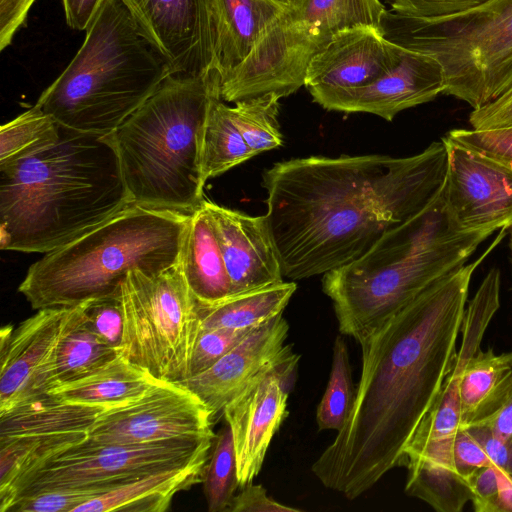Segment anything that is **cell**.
Returning a JSON list of instances; mask_svg holds the SVG:
<instances>
[{
	"label": "cell",
	"instance_id": "cell-21",
	"mask_svg": "<svg viewBox=\"0 0 512 512\" xmlns=\"http://www.w3.org/2000/svg\"><path fill=\"white\" fill-rule=\"evenodd\" d=\"M402 50L374 28L341 31L312 59L305 86L311 91L368 85L400 60Z\"/></svg>",
	"mask_w": 512,
	"mask_h": 512
},
{
	"label": "cell",
	"instance_id": "cell-1",
	"mask_svg": "<svg viewBox=\"0 0 512 512\" xmlns=\"http://www.w3.org/2000/svg\"><path fill=\"white\" fill-rule=\"evenodd\" d=\"M501 229L475 261L436 280L363 338L353 409L312 465L327 488L353 500L387 472L432 408L456 352L472 275L505 236Z\"/></svg>",
	"mask_w": 512,
	"mask_h": 512
},
{
	"label": "cell",
	"instance_id": "cell-7",
	"mask_svg": "<svg viewBox=\"0 0 512 512\" xmlns=\"http://www.w3.org/2000/svg\"><path fill=\"white\" fill-rule=\"evenodd\" d=\"M171 74L120 0H104L84 42L35 105L75 130L113 133Z\"/></svg>",
	"mask_w": 512,
	"mask_h": 512
},
{
	"label": "cell",
	"instance_id": "cell-38",
	"mask_svg": "<svg viewBox=\"0 0 512 512\" xmlns=\"http://www.w3.org/2000/svg\"><path fill=\"white\" fill-rule=\"evenodd\" d=\"M445 138L512 168V126L491 129H453Z\"/></svg>",
	"mask_w": 512,
	"mask_h": 512
},
{
	"label": "cell",
	"instance_id": "cell-48",
	"mask_svg": "<svg viewBox=\"0 0 512 512\" xmlns=\"http://www.w3.org/2000/svg\"><path fill=\"white\" fill-rule=\"evenodd\" d=\"M104 0H62L68 26L86 31Z\"/></svg>",
	"mask_w": 512,
	"mask_h": 512
},
{
	"label": "cell",
	"instance_id": "cell-13",
	"mask_svg": "<svg viewBox=\"0 0 512 512\" xmlns=\"http://www.w3.org/2000/svg\"><path fill=\"white\" fill-rule=\"evenodd\" d=\"M330 39L295 19L288 9L264 31L246 58L221 79L225 102L276 94L286 97L305 86L309 65Z\"/></svg>",
	"mask_w": 512,
	"mask_h": 512
},
{
	"label": "cell",
	"instance_id": "cell-31",
	"mask_svg": "<svg viewBox=\"0 0 512 512\" xmlns=\"http://www.w3.org/2000/svg\"><path fill=\"white\" fill-rule=\"evenodd\" d=\"M288 11L316 34L330 39L341 31L357 27L382 32L386 9L380 0H300Z\"/></svg>",
	"mask_w": 512,
	"mask_h": 512
},
{
	"label": "cell",
	"instance_id": "cell-23",
	"mask_svg": "<svg viewBox=\"0 0 512 512\" xmlns=\"http://www.w3.org/2000/svg\"><path fill=\"white\" fill-rule=\"evenodd\" d=\"M209 456L139 477L81 504L73 512L166 511L177 493L203 482Z\"/></svg>",
	"mask_w": 512,
	"mask_h": 512
},
{
	"label": "cell",
	"instance_id": "cell-10",
	"mask_svg": "<svg viewBox=\"0 0 512 512\" xmlns=\"http://www.w3.org/2000/svg\"><path fill=\"white\" fill-rule=\"evenodd\" d=\"M85 440V439H84ZM214 439H174L136 445H91L83 441L35 464L0 492V511L40 491L91 487L108 492L139 477L210 455Z\"/></svg>",
	"mask_w": 512,
	"mask_h": 512
},
{
	"label": "cell",
	"instance_id": "cell-30",
	"mask_svg": "<svg viewBox=\"0 0 512 512\" xmlns=\"http://www.w3.org/2000/svg\"><path fill=\"white\" fill-rule=\"evenodd\" d=\"M229 108L219 89L211 98L203 132L201 169L205 183L254 157Z\"/></svg>",
	"mask_w": 512,
	"mask_h": 512
},
{
	"label": "cell",
	"instance_id": "cell-24",
	"mask_svg": "<svg viewBox=\"0 0 512 512\" xmlns=\"http://www.w3.org/2000/svg\"><path fill=\"white\" fill-rule=\"evenodd\" d=\"M452 438L431 442L407 457L405 492L438 512H460L473 497L468 480L454 468Z\"/></svg>",
	"mask_w": 512,
	"mask_h": 512
},
{
	"label": "cell",
	"instance_id": "cell-3",
	"mask_svg": "<svg viewBox=\"0 0 512 512\" xmlns=\"http://www.w3.org/2000/svg\"><path fill=\"white\" fill-rule=\"evenodd\" d=\"M130 203L113 134L60 124L56 142L0 165V248L45 254Z\"/></svg>",
	"mask_w": 512,
	"mask_h": 512
},
{
	"label": "cell",
	"instance_id": "cell-5",
	"mask_svg": "<svg viewBox=\"0 0 512 512\" xmlns=\"http://www.w3.org/2000/svg\"><path fill=\"white\" fill-rule=\"evenodd\" d=\"M217 69L170 74L112 134L131 203L190 214L204 200L201 157Z\"/></svg>",
	"mask_w": 512,
	"mask_h": 512
},
{
	"label": "cell",
	"instance_id": "cell-45",
	"mask_svg": "<svg viewBox=\"0 0 512 512\" xmlns=\"http://www.w3.org/2000/svg\"><path fill=\"white\" fill-rule=\"evenodd\" d=\"M472 490V504L476 512H492L499 490V471L493 466H483L468 478Z\"/></svg>",
	"mask_w": 512,
	"mask_h": 512
},
{
	"label": "cell",
	"instance_id": "cell-52",
	"mask_svg": "<svg viewBox=\"0 0 512 512\" xmlns=\"http://www.w3.org/2000/svg\"><path fill=\"white\" fill-rule=\"evenodd\" d=\"M510 233V250H511V256H512V225L508 228Z\"/></svg>",
	"mask_w": 512,
	"mask_h": 512
},
{
	"label": "cell",
	"instance_id": "cell-22",
	"mask_svg": "<svg viewBox=\"0 0 512 512\" xmlns=\"http://www.w3.org/2000/svg\"><path fill=\"white\" fill-rule=\"evenodd\" d=\"M108 408L69 403L47 394L0 414V439L27 437L78 444Z\"/></svg>",
	"mask_w": 512,
	"mask_h": 512
},
{
	"label": "cell",
	"instance_id": "cell-43",
	"mask_svg": "<svg viewBox=\"0 0 512 512\" xmlns=\"http://www.w3.org/2000/svg\"><path fill=\"white\" fill-rule=\"evenodd\" d=\"M464 428L483 446L492 465L512 479V436H500L477 424Z\"/></svg>",
	"mask_w": 512,
	"mask_h": 512
},
{
	"label": "cell",
	"instance_id": "cell-4",
	"mask_svg": "<svg viewBox=\"0 0 512 512\" xmlns=\"http://www.w3.org/2000/svg\"><path fill=\"white\" fill-rule=\"evenodd\" d=\"M494 229L450 242L451 224L429 205L385 233L362 257L324 275L341 334L360 342L427 287L461 267Z\"/></svg>",
	"mask_w": 512,
	"mask_h": 512
},
{
	"label": "cell",
	"instance_id": "cell-41",
	"mask_svg": "<svg viewBox=\"0 0 512 512\" xmlns=\"http://www.w3.org/2000/svg\"><path fill=\"white\" fill-rule=\"evenodd\" d=\"M391 11L413 18L433 19L476 8L490 0H387Z\"/></svg>",
	"mask_w": 512,
	"mask_h": 512
},
{
	"label": "cell",
	"instance_id": "cell-11",
	"mask_svg": "<svg viewBox=\"0 0 512 512\" xmlns=\"http://www.w3.org/2000/svg\"><path fill=\"white\" fill-rule=\"evenodd\" d=\"M215 418L204 402L177 382L160 381L134 401L104 411L83 440L91 445H136L215 439Z\"/></svg>",
	"mask_w": 512,
	"mask_h": 512
},
{
	"label": "cell",
	"instance_id": "cell-16",
	"mask_svg": "<svg viewBox=\"0 0 512 512\" xmlns=\"http://www.w3.org/2000/svg\"><path fill=\"white\" fill-rule=\"evenodd\" d=\"M448 152L444 192L463 231L512 225V168L443 138Z\"/></svg>",
	"mask_w": 512,
	"mask_h": 512
},
{
	"label": "cell",
	"instance_id": "cell-18",
	"mask_svg": "<svg viewBox=\"0 0 512 512\" xmlns=\"http://www.w3.org/2000/svg\"><path fill=\"white\" fill-rule=\"evenodd\" d=\"M501 275L492 268L465 308L461 343L432 408L408 444L407 456L427 444L451 438L461 428L460 381L469 360L481 348L484 334L500 307Z\"/></svg>",
	"mask_w": 512,
	"mask_h": 512
},
{
	"label": "cell",
	"instance_id": "cell-29",
	"mask_svg": "<svg viewBox=\"0 0 512 512\" xmlns=\"http://www.w3.org/2000/svg\"><path fill=\"white\" fill-rule=\"evenodd\" d=\"M296 290L294 282L231 294L210 304L198 303L201 330L252 329L283 313Z\"/></svg>",
	"mask_w": 512,
	"mask_h": 512
},
{
	"label": "cell",
	"instance_id": "cell-15",
	"mask_svg": "<svg viewBox=\"0 0 512 512\" xmlns=\"http://www.w3.org/2000/svg\"><path fill=\"white\" fill-rule=\"evenodd\" d=\"M166 58L171 74L215 69L214 0H120Z\"/></svg>",
	"mask_w": 512,
	"mask_h": 512
},
{
	"label": "cell",
	"instance_id": "cell-14",
	"mask_svg": "<svg viewBox=\"0 0 512 512\" xmlns=\"http://www.w3.org/2000/svg\"><path fill=\"white\" fill-rule=\"evenodd\" d=\"M299 363L290 345L223 409L234 443L239 487L261 471L270 443L287 415V401Z\"/></svg>",
	"mask_w": 512,
	"mask_h": 512
},
{
	"label": "cell",
	"instance_id": "cell-8",
	"mask_svg": "<svg viewBox=\"0 0 512 512\" xmlns=\"http://www.w3.org/2000/svg\"><path fill=\"white\" fill-rule=\"evenodd\" d=\"M383 36L401 47L436 58L451 95L478 109L512 86V0L433 19L386 10Z\"/></svg>",
	"mask_w": 512,
	"mask_h": 512
},
{
	"label": "cell",
	"instance_id": "cell-27",
	"mask_svg": "<svg viewBox=\"0 0 512 512\" xmlns=\"http://www.w3.org/2000/svg\"><path fill=\"white\" fill-rule=\"evenodd\" d=\"M159 382L147 370L119 354L97 371L58 385L48 394L69 403L111 409L134 401Z\"/></svg>",
	"mask_w": 512,
	"mask_h": 512
},
{
	"label": "cell",
	"instance_id": "cell-34",
	"mask_svg": "<svg viewBox=\"0 0 512 512\" xmlns=\"http://www.w3.org/2000/svg\"><path fill=\"white\" fill-rule=\"evenodd\" d=\"M355 396L348 347L344 338L337 336L329 380L316 410L318 430L342 429L353 409Z\"/></svg>",
	"mask_w": 512,
	"mask_h": 512
},
{
	"label": "cell",
	"instance_id": "cell-35",
	"mask_svg": "<svg viewBox=\"0 0 512 512\" xmlns=\"http://www.w3.org/2000/svg\"><path fill=\"white\" fill-rule=\"evenodd\" d=\"M276 94L238 101L230 114L253 156L282 145Z\"/></svg>",
	"mask_w": 512,
	"mask_h": 512
},
{
	"label": "cell",
	"instance_id": "cell-47",
	"mask_svg": "<svg viewBox=\"0 0 512 512\" xmlns=\"http://www.w3.org/2000/svg\"><path fill=\"white\" fill-rule=\"evenodd\" d=\"M36 0H0V50L7 48L25 24Z\"/></svg>",
	"mask_w": 512,
	"mask_h": 512
},
{
	"label": "cell",
	"instance_id": "cell-25",
	"mask_svg": "<svg viewBox=\"0 0 512 512\" xmlns=\"http://www.w3.org/2000/svg\"><path fill=\"white\" fill-rule=\"evenodd\" d=\"M215 69L221 79L248 55L267 27L287 8L274 0H214Z\"/></svg>",
	"mask_w": 512,
	"mask_h": 512
},
{
	"label": "cell",
	"instance_id": "cell-39",
	"mask_svg": "<svg viewBox=\"0 0 512 512\" xmlns=\"http://www.w3.org/2000/svg\"><path fill=\"white\" fill-rule=\"evenodd\" d=\"M252 329L216 328L201 330L194 347L188 377L207 370L237 345Z\"/></svg>",
	"mask_w": 512,
	"mask_h": 512
},
{
	"label": "cell",
	"instance_id": "cell-33",
	"mask_svg": "<svg viewBox=\"0 0 512 512\" xmlns=\"http://www.w3.org/2000/svg\"><path fill=\"white\" fill-rule=\"evenodd\" d=\"M60 124L37 105L0 128V165L13 162L57 141Z\"/></svg>",
	"mask_w": 512,
	"mask_h": 512
},
{
	"label": "cell",
	"instance_id": "cell-51",
	"mask_svg": "<svg viewBox=\"0 0 512 512\" xmlns=\"http://www.w3.org/2000/svg\"><path fill=\"white\" fill-rule=\"evenodd\" d=\"M275 2L279 3L283 7L289 9L294 6H296L300 0H274Z\"/></svg>",
	"mask_w": 512,
	"mask_h": 512
},
{
	"label": "cell",
	"instance_id": "cell-37",
	"mask_svg": "<svg viewBox=\"0 0 512 512\" xmlns=\"http://www.w3.org/2000/svg\"><path fill=\"white\" fill-rule=\"evenodd\" d=\"M107 492L91 487L45 490L16 499L7 512H73L81 504Z\"/></svg>",
	"mask_w": 512,
	"mask_h": 512
},
{
	"label": "cell",
	"instance_id": "cell-36",
	"mask_svg": "<svg viewBox=\"0 0 512 512\" xmlns=\"http://www.w3.org/2000/svg\"><path fill=\"white\" fill-rule=\"evenodd\" d=\"M204 494L209 512L230 510L239 487L233 436L226 423L213 442L203 476Z\"/></svg>",
	"mask_w": 512,
	"mask_h": 512
},
{
	"label": "cell",
	"instance_id": "cell-28",
	"mask_svg": "<svg viewBox=\"0 0 512 512\" xmlns=\"http://www.w3.org/2000/svg\"><path fill=\"white\" fill-rule=\"evenodd\" d=\"M511 359L512 351L497 355L480 348L469 360L460 381L461 428L501 408L512 383Z\"/></svg>",
	"mask_w": 512,
	"mask_h": 512
},
{
	"label": "cell",
	"instance_id": "cell-20",
	"mask_svg": "<svg viewBox=\"0 0 512 512\" xmlns=\"http://www.w3.org/2000/svg\"><path fill=\"white\" fill-rule=\"evenodd\" d=\"M283 313L254 327L207 370L177 383L197 395L216 419L224 407L286 348Z\"/></svg>",
	"mask_w": 512,
	"mask_h": 512
},
{
	"label": "cell",
	"instance_id": "cell-46",
	"mask_svg": "<svg viewBox=\"0 0 512 512\" xmlns=\"http://www.w3.org/2000/svg\"><path fill=\"white\" fill-rule=\"evenodd\" d=\"M271 498L261 484L250 483L235 495L229 512H298Z\"/></svg>",
	"mask_w": 512,
	"mask_h": 512
},
{
	"label": "cell",
	"instance_id": "cell-44",
	"mask_svg": "<svg viewBox=\"0 0 512 512\" xmlns=\"http://www.w3.org/2000/svg\"><path fill=\"white\" fill-rule=\"evenodd\" d=\"M472 129L491 130L512 126V86L496 100L473 109L469 116Z\"/></svg>",
	"mask_w": 512,
	"mask_h": 512
},
{
	"label": "cell",
	"instance_id": "cell-49",
	"mask_svg": "<svg viewBox=\"0 0 512 512\" xmlns=\"http://www.w3.org/2000/svg\"><path fill=\"white\" fill-rule=\"evenodd\" d=\"M474 424L485 426L500 436H512V383L501 408L491 416Z\"/></svg>",
	"mask_w": 512,
	"mask_h": 512
},
{
	"label": "cell",
	"instance_id": "cell-9",
	"mask_svg": "<svg viewBox=\"0 0 512 512\" xmlns=\"http://www.w3.org/2000/svg\"><path fill=\"white\" fill-rule=\"evenodd\" d=\"M119 297L123 312L119 354L160 381L187 378L202 327L198 302L180 264L151 275L129 271Z\"/></svg>",
	"mask_w": 512,
	"mask_h": 512
},
{
	"label": "cell",
	"instance_id": "cell-50",
	"mask_svg": "<svg viewBox=\"0 0 512 512\" xmlns=\"http://www.w3.org/2000/svg\"><path fill=\"white\" fill-rule=\"evenodd\" d=\"M499 471V490L492 512H512V479Z\"/></svg>",
	"mask_w": 512,
	"mask_h": 512
},
{
	"label": "cell",
	"instance_id": "cell-2",
	"mask_svg": "<svg viewBox=\"0 0 512 512\" xmlns=\"http://www.w3.org/2000/svg\"><path fill=\"white\" fill-rule=\"evenodd\" d=\"M447 162L442 138L408 157L310 156L267 169L265 215L283 276L325 275L358 260L438 195Z\"/></svg>",
	"mask_w": 512,
	"mask_h": 512
},
{
	"label": "cell",
	"instance_id": "cell-17",
	"mask_svg": "<svg viewBox=\"0 0 512 512\" xmlns=\"http://www.w3.org/2000/svg\"><path fill=\"white\" fill-rule=\"evenodd\" d=\"M445 87L444 69L436 58L403 47L400 60L368 85L309 92L325 109L370 113L391 121L405 109L432 101Z\"/></svg>",
	"mask_w": 512,
	"mask_h": 512
},
{
	"label": "cell",
	"instance_id": "cell-19",
	"mask_svg": "<svg viewBox=\"0 0 512 512\" xmlns=\"http://www.w3.org/2000/svg\"><path fill=\"white\" fill-rule=\"evenodd\" d=\"M203 203L221 248L231 294L283 282L278 250L266 215L249 216L205 199Z\"/></svg>",
	"mask_w": 512,
	"mask_h": 512
},
{
	"label": "cell",
	"instance_id": "cell-32",
	"mask_svg": "<svg viewBox=\"0 0 512 512\" xmlns=\"http://www.w3.org/2000/svg\"><path fill=\"white\" fill-rule=\"evenodd\" d=\"M118 355L119 350L103 341L89 326L84 311L80 320L63 335L57 346L56 386L81 379L102 368Z\"/></svg>",
	"mask_w": 512,
	"mask_h": 512
},
{
	"label": "cell",
	"instance_id": "cell-26",
	"mask_svg": "<svg viewBox=\"0 0 512 512\" xmlns=\"http://www.w3.org/2000/svg\"><path fill=\"white\" fill-rule=\"evenodd\" d=\"M179 264L198 303L210 304L231 295L221 248L203 202L190 213Z\"/></svg>",
	"mask_w": 512,
	"mask_h": 512
},
{
	"label": "cell",
	"instance_id": "cell-6",
	"mask_svg": "<svg viewBox=\"0 0 512 512\" xmlns=\"http://www.w3.org/2000/svg\"><path fill=\"white\" fill-rule=\"evenodd\" d=\"M190 214L130 203L33 263L18 291L34 310L74 307L113 294L131 270L179 263Z\"/></svg>",
	"mask_w": 512,
	"mask_h": 512
},
{
	"label": "cell",
	"instance_id": "cell-40",
	"mask_svg": "<svg viewBox=\"0 0 512 512\" xmlns=\"http://www.w3.org/2000/svg\"><path fill=\"white\" fill-rule=\"evenodd\" d=\"M119 287L111 295L87 301L85 310L86 321L93 331L103 341L118 350L123 336V312Z\"/></svg>",
	"mask_w": 512,
	"mask_h": 512
},
{
	"label": "cell",
	"instance_id": "cell-12",
	"mask_svg": "<svg viewBox=\"0 0 512 512\" xmlns=\"http://www.w3.org/2000/svg\"><path fill=\"white\" fill-rule=\"evenodd\" d=\"M86 302L44 308L17 327L0 332V414L47 395L55 386L56 349L63 335L83 316Z\"/></svg>",
	"mask_w": 512,
	"mask_h": 512
},
{
	"label": "cell",
	"instance_id": "cell-42",
	"mask_svg": "<svg viewBox=\"0 0 512 512\" xmlns=\"http://www.w3.org/2000/svg\"><path fill=\"white\" fill-rule=\"evenodd\" d=\"M452 460L456 471L466 479L478 468L492 465L483 446L466 428H459L452 438Z\"/></svg>",
	"mask_w": 512,
	"mask_h": 512
}]
</instances>
